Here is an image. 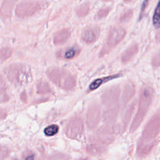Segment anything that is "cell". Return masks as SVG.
Returning a JSON list of instances; mask_svg holds the SVG:
<instances>
[{"instance_id":"9a60e30c","label":"cell","mask_w":160,"mask_h":160,"mask_svg":"<svg viewBox=\"0 0 160 160\" xmlns=\"http://www.w3.org/2000/svg\"><path fill=\"white\" fill-rule=\"evenodd\" d=\"M36 89L39 94H46L51 91V88L49 84L43 81H39L37 83Z\"/></svg>"},{"instance_id":"ac0fdd59","label":"cell","mask_w":160,"mask_h":160,"mask_svg":"<svg viewBox=\"0 0 160 160\" xmlns=\"http://www.w3.org/2000/svg\"><path fill=\"white\" fill-rule=\"evenodd\" d=\"M59 130V127L56 124H51L44 129V133L46 136H52L55 135Z\"/></svg>"},{"instance_id":"9c48e42d","label":"cell","mask_w":160,"mask_h":160,"mask_svg":"<svg viewBox=\"0 0 160 160\" xmlns=\"http://www.w3.org/2000/svg\"><path fill=\"white\" fill-rule=\"evenodd\" d=\"M101 110L98 105L92 106L88 111L86 121L89 128H94L100 120Z\"/></svg>"},{"instance_id":"52a82bcc","label":"cell","mask_w":160,"mask_h":160,"mask_svg":"<svg viewBox=\"0 0 160 160\" xmlns=\"http://www.w3.org/2000/svg\"><path fill=\"white\" fill-rule=\"evenodd\" d=\"M119 94V89L118 86L111 87L106 90L102 95V102L108 107L114 106L118 101Z\"/></svg>"},{"instance_id":"30bf717a","label":"cell","mask_w":160,"mask_h":160,"mask_svg":"<svg viewBox=\"0 0 160 160\" xmlns=\"http://www.w3.org/2000/svg\"><path fill=\"white\" fill-rule=\"evenodd\" d=\"M99 29L98 27H89L81 33L82 39L86 43H92L97 40L99 35Z\"/></svg>"},{"instance_id":"603a6c76","label":"cell","mask_w":160,"mask_h":160,"mask_svg":"<svg viewBox=\"0 0 160 160\" xmlns=\"http://www.w3.org/2000/svg\"><path fill=\"white\" fill-rule=\"evenodd\" d=\"M148 0H144L143 2H142V8H141V13L144 10L146 5H147V2H148Z\"/></svg>"},{"instance_id":"d6986e66","label":"cell","mask_w":160,"mask_h":160,"mask_svg":"<svg viewBox=\"0 0 160 160\" xmlns=\"http://www.w3.org/2000/svg\"><path fill=\"white\" fill-rule=\"evenodd\" d=\"M89 10V6L88 3H84L81 4L77 9V14L79 16H86Z\"/></svg>"},{"instance_id":"d4e9b609","label":"cell","mask_w":160,"mask_h":160,"mask_svg":"<svg viewBox=\"0 0 160 160\" xmlns=\"http://www.w3.org/2000/svg\"><path fill=\"white\" fill-rule=\"evenodd\" d=\"M106 1H109V0H106Z\"/></svg>"},{"instance_id":"e0dca14e","label":"cell","mask_w":160,"mask_h":160,"mask_svg":"<svg viewBox=\"0 0 160 160\" xmlns=\"http://www.w3.org/2000/svg\"><path fill=\"white\" fill-rule=\"evenodd\" d=\"M153 24L156 28H159L160 27V0L156 8L154 14L152 18Z\"/></svg>"},{"instance_id":"8fae6325","label":"cell","mask_w":160,"mask_h":160,"mask_svg":"<svg viewBox=\"0 0 160 160\" xmlns=\"http://www.w3.org/2000/svg\"><path fill=\"white\" fill-rule=\"evenodd\" d=\"M71 32L69 29H64L56 32L53 36V42L55 44H60L65 42L69 38Z\"/></svg>"},{"instance_id":"ba28073f","label":"cell","mask_w":160,"mask_h":160,"mask_svg":"<svg viewBox=\"0 0 160 160\" xmlns=\"http://www.w3.org/2000/svg\"><path fill=\"white\" fill-rule=\"evenodd\" d=\"M116 128L109 126H102L98 129L96 133V138L98 141L104 143H109L113 141L116 132Z\"/></svg>"},{"instance_id":"8992f818","label":"cell","mask_w":160,"mask_h":160,"mask_svg":"<svg viewBox=\"0 0 160 160\" xmlns=\"http://www.w3.org/2000/svg\"><path fill=\"white\" fill-rule=\"evenodd\" d=\"M40 5L36 2H23L18 5L16 13L19 17L31 16L39 9Z\"/></svg>"},{"instance_id":"7402d4cb","label":"cell","mask_w":160,"mask_h":160,"mask_svg":"<svg viewBox=\"0 0 160 160\" xmlns=\"http://www.w3.org/2000/svg\"><path fill=\"white\" fill-rule=\"evenodd\" d=\"M76 49L75 48H72L69 49L68 51H67L64 54V57L66 59H70L72 58L73 56H74V55L76 54Z\"/></svg>"},{"instance_id":"5bb4252c","label":"cell","mask_w":160,"mask_h":160,"mask_svg":"<svg viewBox=\"0 0 160 160\" xmlns=\"http://www.w3.org/2000/svg\"><path fill=\"white\" fill-rule=\"evenodd\" d=\"M104 149L105 148L104 146L100 144H89L86 148L87 152L92 155L101 154L104 151Z\"/></svg>"},{"instance_id":"2e32d148","label":"cell","mask_w":160,"mask_h":160,"mask_svg":"<svg viewBox=\"0 0 160 160\" xmlns=\"http://www.w3.org/2000/svg\"><path fill=\"white\" fill-rule=\"evenodd\" d=\"M118 112V107H113L111 109L108 110L104 114V121L108 123L111 122L116 118Z\"/></svg>"},{"instance_id":"7a4b0ae2","label":"cell","mask_w":160,"mask_h":160,"mask_svg":"<svg viewBox=\"0 0 160 160\" xmlns=\"http://www.w3.org/2000/svg\"><path fill=\"white\" fill-rule=\"evenodd\" d=\"M49 79L58 87L70 89L76 86V79L69 72L59 68H51L47 71Z\"/></svg>"},{"instance_id":"3957f363","label":"cell","mask_w":160,"mask_h":160,"mask_svg":"<svg viewBox=\"0 0 160 160\" xmlns=\"http://www.w3.org/2000/svg\"><path fill=\"white\" fill-rule=\"evenodd\" d=\"M126 34L125 30L119 26L112 28L107 37L106 41L104 44L100 52L101 56L108 54L111 51L124 37Z\"/></svg>"},{"instance_id":"5b68a950","label":"cell","mask_w":160,"mask_h":160,"mask_svg":"<svg viewBox=\"0 0 160 160\" xmlns=\"http://www.w3.org/2000/svg\"><path fill=\"white\" fill-rule=\"evenodd\" d=\"M84 131L83 122L81 118L74 117L67 124L64 131L66 136L72 139L77 138L82 134Z\"/></svg>"},{"instance_id":"277c9868","label":"cell","mask_w":160,"mask_h":160,"mask_svg":"<svg viewBox=\"0 0 160 160\" xmlns=\"http://www.w3.org/2000/svg\"><path fill=\"white\" fill-rule=\"evenodd\" d=\"M151 96L152 91L151 89L146 88L142 91V92L141 95L138 111L131 125V131L135 130L138 128L139 124L141 123L145 114V112L147 109V108L148 107L149 102L151 99Z\"/></svg>"},{"instance_id":"cb8c5ba5","label":"cell","mask_w":160,"mask_h":160,"mask_svg":"<svg viewBox=\"0 0 160 160\" xmlns=\"http://www.w3.org/2000/svg\"><path fill=\"white\" fill-rule=\"evenodd\" d=\"M124 1H130V0H124Z\"/></svg>"},{"instance_id":"6da1fadb","label":"cell","mask_w":160,"mask_h":160,"mask_svg":"<svg viewBox=\"0 0 160 160\" xmlns=\"http://www.w3.org/2000/svg\"><path fill=\"white\" fill-rule=\"evenodd\" d=\"M9 81L16 86H24L32 81L31 68L24 64H14L6 69Z\"/></svg>"},{"instance_id":"ffe728a7","label":"cell","mask_w":160,"mask_h":160,"mask_svg":"<svg viewBox=\"0 0 160 160\" xmlns=\"http://www.w3.org/2000/svg\"><path fill=\"white\" fill-rule=\"evenodd\" d=\"M12 53V50L8 48H2L1 50V60L2 61L8 58Z\"/></svg>"},{"instance_id":"7c38bea8","label":"cell","mask_w":160,"mask_h":160,"mask_svg":"<svg viewBox=\"0 0 160 160\" xmlns=\"http://www.w3.org/2000/svg\"><path fill=\"white\" fill-rule=\"evenodd\" d=\"M119 74H116V75H112V76H107L105 78H100V79H97L96 80H94L89 86V89L91 90H94L96 88H98L99 86H100L102 84L109 81L111 79H113L114 78H116L118 77H119Z\"/></svg>"},{"instance_id":"4fadbf2b","label":"cell","mask_w":160,"mask_h":160,"mask_svg":"<svg viewBox=\"0 0 160 160\" xmlns=\"http://www.w3.org/2000/svg\"><path fill=\"white\" fill-rule=\"evenodd\" d=\"M138 51V46L136 45H132L131 47H129L128 49H127L122 56V62L123 63H126L128 62L132 56L136 53Z\"/></svg>"},{"instance_id":"44dd1931","label":"cell","mask_w":160,"mask_h":160,"mask_svg":"<svg viewBox=\"0 0 160 160\" xmlns=\"http://www.w3.org/2000/svg\"><path fill=\"white\" fill-rule=\"evenodd\" d=\"M109 11V8H102L101 10H99L96 15V18L100 19V18H102L103 17L106 16L108 12Z\"/></svg>"}]
</instances>
